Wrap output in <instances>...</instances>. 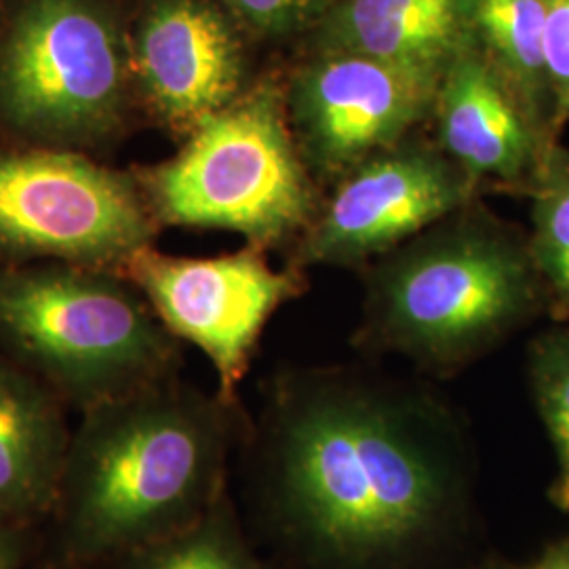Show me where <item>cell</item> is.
<instances>
[{"mask_svg": "<svg viewBox=\"0 0 569 569\" xmlns=\"http://www.w3.org/2000/svg\"><path fill=\"white\" fill-rule=\"evenodd\" d=\"M251 435L253 505L283 569H437L475 531L472 441L427 388L291 369Z\"/></svg>", "mask_w": 569, "mask_h": 569, "instance_id": "6da1fadb", "label": "cell"}, {"mask_svg": "<svg viewBox=\"0 0 569 569\" xmlns=\"http://www.w3.org/2000/svg\"><path fill=\"white\" fill-rule=\"evenodd\" d=\"M243 435L241 406L178 378L82 409L51 510L58 559L110 568L199 521Z\"/></svg>", "mask_w": 569, "mask_h": 569, "instance_id": "7a4b0ae2", "label": "cell"}, {"mask_svg": "<svg viewBox=\"0 0 569 569\" xmlns=\"http://www.w3.org/2000/svg\"><path fill=\"white\" fill-rule=\"evenodd\" d=\"M547 312L528 234L472 201L366 266L355 342L453 376Z\"/></svg>", "mask_w": 569, "mask_h": 569, "instance_id": "3957f363", "label": "cell"}, {"mask_svg": "<svg viewBox=\"0 0 569 569\" xmlns=\"http://www.w3.org/2000/svg\"><path fill=\"white\" fill-rule=\"evenodd\" d=\"M131 173L159 228L226 230L268 251L298 243L323 201L293 138L279 70L258 74L173 157Z\"/></svg>", "mask_w": 569, "mask_h": 569, "instance_id": "277c9868", "label": "cell"}, {"mask_svg": "<svg viewBox=\"0 0 569 569\" xmlns=\"http://www.w3.org/2000/svg\"><path fill=\"white\" fill-rule=\"evenodd\" d=\"M0 355L79 409L169 378L180 340L119 272L70 264L0 266Z\"/></svg>", "mask_w": 569, "mask_h": 569, "instance_id": "5b68a950", "label": "cell"}, {"mask_svg": "<svg viewBox=\"0 0 569 569\" xmlns=\"http://www.w3.org/2000/svg\"><path fill=\"white\" fill-rule=\"evenodd\" d=\"M138 112L129 18L114 0H9L0 20V131L23 146L98 150Z\"/></svg>", "mask_w": 569, "mask_h": 569, "instance_id": "8992f818", "label": "cell"}, {"mask_svg": "<svg viewBox=\"0 0 569 569\" xmlns=\"http://www.w3.org/2000/svg\"><path fill=\"white\" fill-rule=\"evenodd\" d=\"M159 230L131 169L66 148L0 152V266L49 260L121 274Z\"/></svg>", "mask_w": 569, "mask_h": 569, "instance_id": "52a82bcc", "label": "cell"}, {"mask_svg": "<svg viewBox=\"0 0 569 569\" xmlns=\"http://www.w3.org/2000/svg\"><path fill=\"white\" fill-rule=\"evenodd\" d=\"M122 277L180 342L199 348L218 376V397L239 406V388L270 319L305 296V268H274L268 249L247 244L213 258H182L143 247Z\"/></svg>", "mask_w": 569, "mask_h": 569, "instance_id": "ba28073f", "label": "cell"}, {"mask_svg": "<svg viewBox=\"0 0 569 569\" xmlns=\"http://www.w3.org/2000/svg\"><path fill=\"white\" fill-rule=\"evenodd\" d=\"M439 81L348 51H308L284 74L287 114L312 180L329 190L430 124Z\"/></svg>", "mask_w": 569, "mask_h": 569, "instance_id": "9c48e42d", "label": "cell"}, {"mask_svg": "<svg viewBox=\"0 0 569 569\" xmlns=\"http://www.w3.org/2000/svg\"><path fill=\"white\" fill-rule=\"evenodd\" d=\"M479 192L435 140L413 136L327 190L312 224L293 244L291 264L366 268L477 201Z\"/></svg>", "mask_w": 569, "mask_h": 569, "instance_id": "30bf717a", "label": "cell"}, {"mask_svg": "<svg viewBox=\"0 0 569 569\" xmlns=\"http://www.w3.org/2000/svg\"><path fill=\"white\" fill-rule=\"evenodd\" d=\"M249 42L218 0H140L129 16L138 112L182 142L258 77Z\"/></svg>", "mask_w": 569, "mask_h": 569, "instance_id": "8fae6325", "label": "cell"}, {"mask_svg": "<svg viewBox=\"0 0 569 569\" xmlns=\"http://www.w3.org/2000/svg\"><path fill=\"white\" fill-rule=\"evenodd\" d=\"M430 124L435 143L479 190L523 194L549 142L477 41L443 72Z\"/></svg>", "mask_w": 569, "mask_h": 569, "instance_id": "7c38bea8", "label": "cell"}, {"mask_svg": "<svg viewBox=\"0 0 569 569\" xmlns=\"http://www.w3.org/2000/svg\"><path fill=\"white\" fill-rule=\"evenodd\" d=\"M477 0H338L308 51H348L441 81L475 39Z\"/></svg>", "mask_w": 569, "mask_h": 569, "instance_id": "4fadbf2b", "label": "cell"}, {"mask_svg": "<svg viewBox=\"0 0 569 569\" xmlns=\"http://www.w3.org/2000/svg\"><path fill=\"white\" fill-rule=\"evenodd\" d=\"M63 399L0 355V512L30 526L51 515L72 430Z\"/></svg>", "mask_w": 569, "mask_h": 569, "instance_id": "5bb4252c", "label": "cell"}, {"mask_svg": "<svg viewBox=\"0 0 569 569\" xmlns=\"http://www.w3.org/2000/svg\"><path fill=\"white\" fill-rule=\"evenodd\" d=\"M545 23L547 0H477L475 7V41L509 82L531 121L555 143Z\"/></svg>", "mask_w": 569, "mask_h": 569, "instance_id": "9a60e30c", "label": "cell"}, {"mask_svg": "<svg viewBox=\"0 0 569 569\" xmlns=\"http://www.w3.org/2000/svg\"><path fill=\"white\" fill-rule=\"evenodd\" d=\"M529 199V256L545 289L547 312L569 321V148L549 146L523 192Z\"/></svg>", "mask_w": 569, "mask_h": 569, "instance_id": "2e32d148", "label": "cell"}, {"mask_svg": "<svg viewBox=\"0 0 569 569\" xmlns=\"http://www.w3.org/2000/svg\"><path fill=\"white\" fill-rule=\"evenodd\" d=\"M106 569H283L251 547L230 493L199 521L136 550Z\"/></svg>", "mask_w": 569, "mask_h": 569, "instance_id": "e0dca14e", "label": "cell"}, {"mask_svg": "<svg viewBox=\"0 0 569 569\" xmlns=\"http://www.w3.org/2000/svg\"><path fill=\"white\" fill-rule=\"evenodd\" d=\"M528 380L555 453L550 505L569 512V321L540 331L529 342Z\"/></svg>", "mask_w": 569, "mask_h": 569, "instance_id": "ac0fdd59", "label": "cell"}, {"mask_svg": "<svg viewBox=\"0 0 569 569\" xmlns=\"http://www.w3.org/2000/svg\"><path fill=\"white\" fill-rule=\"evenodd\" d=\"M251 41L310 34L338 0H218Z\"/></svg>", "mask_w": 569, "mask_h": 569, "instance_id": "d6986e66", "label": "cell"}, {"mask_svg": "<svg viewBox=\"0 0 569 569\" xmlns=\"http://www.w3.org/2000/svg\"><path fill=\"white\" fill-rule=\"evenodd\" d=\"M545 58L550 89V133L561 142L569 124V0H547Z\"/></svg>", "mask_w": 569, "mask_h": 569, "instance_id": "ffe728a7", "label": "cell"}, {"mask_svg": "<svg viewBox=\"0 0 569 569\" xmlns=\"http://www.w3.org/2000/svg\"><path fill=\"white\" fill-rule=\"evenodd\" d=\"M30 552V533L26 523L9 521L0 526V569H21Z\"/></svg>", "mask_w": 569, "mask_h": 569, "instance_id": "44dd1931", "label": "cell"}, {"mask_svg": "<svg viewBox=\"0 0 569 569\" xmlns=\"http://www.w3.org/2000/svg\"><path fill=\"white\" fill-rule=\"evenodd\" d=\"M526 569H569V540H559L542 552V557Z\"/></svg>", "mask_w": 569, "mask_h": 569, "instance_id": "7402d4cb", "label": "cell"}, {"mask_svg": "<svg viewBox=\"0 0 569 569\" xmlns=\"http://www.w3.org/2000/svg\"><path fill=\"white\" fill-rule=\"evenodd\" d=\"M468 569H526L519 568V566H515V563H510L507 559H502V557H486V559H481V561H477L475 566H470Z\"/></svg>", "mask_w": 569, "mask_h": 569, "instance_id": "603a6c76", "label": "cell"}, {"mask_svg": "<svg viewBox=\"0 0 569 569\" xmlns=\"http://www.w3.org/2000/svg\"><path fill=\"white\" fill-rule=\"evenodd\" d=\"M7 2H9V0H0V20H2V13H4V9H7Z\"/></svg>", "mask_w": 569, "mask_h": 569, "instance_id": "cb8c5ba5", "label": "cell"}, {"mask_svg": "<svg viewBox=\"0 0 569 569\" xmlns=\"http://www.w3.org/2000/svg\"><path fill=\"white\" fill-rule=\"evenodd\" d=\"M4 523H9V519H7V517L0 512V526H4Z\"/></svg>", "mask_w": 569, "mask_h": 569, "instance_id": "d4e9b609", "label": "cell"}]
</instances>
